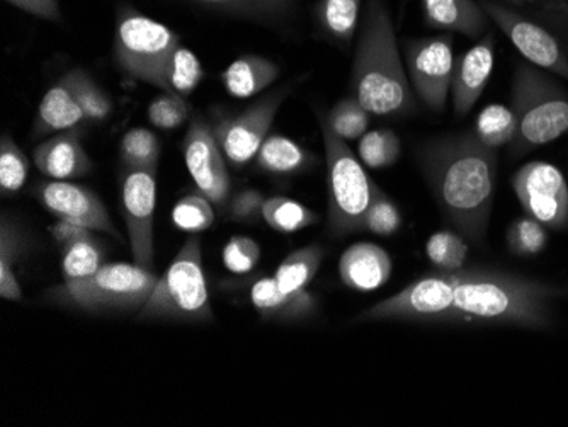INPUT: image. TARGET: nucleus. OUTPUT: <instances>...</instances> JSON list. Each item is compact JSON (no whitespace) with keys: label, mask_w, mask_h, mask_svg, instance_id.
<instances>
[{"label":"nucleus","mask_w":568,"mask_h":427,"mask_svg":"<svg viewBox=\"0 0 568 427\" xmlns=\"http://www.w3.org/2000/svg\"><path fill=\"white\" fill-rule=\"evenodd\" d=\"M251 304L264 321L302 322L317 314V299L312 293H288L274 278H261L251 286Z\"/></svg>","instance_id":"19"},{"label":"nucleus","mask_w":568,"mask_h":427,"mask_svg":"<svg viewBox=\"0 0 568 427\" xmlns=\"http://www.w3.org/2000/svg\"><path fill=\"white\" fill-rule=\"evenodd\" d=\"M390 256L385 248L369 242L351 245L341 257L339 274L344 285L356 292H373L392 276Z\"/></svg>","instance_id":"20"},{"label":"nucleus","mask_w":568,"mask_h":427,"mask_svg":"<svg viewBox=\"0 0 568 427\" xmlns=\"http://www.w3.org/2000/svg\"><path fill=\"white\" fill-rule=\"evenodd\" d=\"M324 251L321 245H305L295 253L290 254L274 274L277 286L283 292L296 293L306 289L314 282L315 274L321 270Z\"/></svg>","instance_id":"24"},{"label":"nucleus","mask_w":568,"mask_h":427,"mask_svg":"<svg viewBox=\"0 0 568 427\" xmlns=\"http://www.w3.org/2000/svg\"><path fill=\"white\" fill-rule=\"evenodd\" d=\"M41 205L60 220L79 223L94 232L120 238L106 206L94 191L70 181H47L37 187Z\"/></svg>","instance_id":"16"},{"label":"nucleus","mask_w":568,"mask_h":427,"mask_svg":"<svg viewBox=\"0 0 568 427\" xmlns=\"http://www.w3.org/2000/svg\"><path fill=\"white\" fill-rule=\"evenodd\" d=\"M478 4L531 65L568 81V43L558 38L555 30L531 16L500 4L499 0H478Z\"/></svg>","instance_id":"10"},{"label":"nucleus","mask_w":568,"mask_h":427,"mask_svg":"<svg viewBox=\"0 0 568 427\" xmlns=\"http://www.w3.org/2000/svg\"><path fill=\"white\" fill-rule=\"evenodd\" d=\"M30 174V161L11 136L0 140V191L14 194L24 186Z\"/></svg>","instance_id":"37"},{"label":"nucleus","mask_w":568,"mask_h":427,"mask_svg":"<svg viewBox=\"0 0 568 427\" xmlns=\"http://www.w3.org/2000/svg\"><path fill=\"white\" fill-rule=\"evenodd\" d=\"M369 114L372 113L351 95L335 104L325 118L335 135L341 136L344 142H353L368 132Z\"/></svg>","instance_id":"33"},{"label":"nucleus","mask_w":568,"mask_h":427,"mask_svg":"<svg viewBox=\"0 0 568 427\" xmlns=\"http://www.w3.org/2000/svg\"><path fill=\"white\" fill-rule=\"evenodd\" d=\"M513 111L518 133L509 152L516 157L555 142L568 132V94L538 67L521 63L513 79Z\"/></svg>","instance_id":"4"},{"label":"nucleus","mask_w":568,"mask_h":427,"mask_svg":"<svg viewBox=\"0 0 568 427\" xmlns=\"http://www.w3.org/2000/svg\"><path fill=\"white\" fill-rule=\"evenodd\" d=\"M172 223L179 231L200 234L215 222L212 201L203 194H187L172 209Z\"/></svg>","instance_id":"36"},{"label":"nucleus","mask_w":568,"mask_h":427,"mask_svg":"<svg viewBox=\"0 0 568 427\" xmlns=\"http://www.w3.org/2000/svg\"><path fill=\"white\" fill-rule=\"evenodd\" d=\"M158 171H128L121 183V210L132 245L133 263L152 270L153 212L158 197Z\"/></svg>","instance_id":"15"},{"label":"nucleus","mask_w":568,"mask_h":427,"mask_svg":"<svg viewBox=\"0 0 568 427\" xmlns=\"http://www.w3.org/2000/svg\"><path fill=\"white\" fill-rule=\"evenodd\" d=\"M91 228L79 225V223L69 222V220H60L55 227L51 228V234L59 242L60 247L72 244V242L81 241V238L91 237Z\"/></svg>","instance_id":"47"},{"label":"nucleus","mask_w":568,"mask_h":427,"mask_svg":"<svg viewBox=\"0 0 568 427\" xmlns=\"http://www.w3.org/2000/svg\"><path fill=\"white\" fill-rule=\"evenodd\" d=\"M351 91L376 116H404L416 108L386 0H368L366 4L354 53Z\"/></svg>","instance_id":"3"},{"label":"nucleus","mask_w":568,"mask_h":427,"mask_svg":"<svg viewBox=\"0 0 568 427\" xmlns=\"http://www.w3.org/2000/svg\"><path fill=\"white\" fill-rule=\"evenodd\" d=\"M84 121V111L77 101L75 89H73L72 70L44 94L34 120L33 135L47 136L50 133L79 129V124Z\"/></svg>","instance_id":"21"},{"label":"nucleus","mask_w":568,"mask_h":427,"mask_svg":"<svg viewBox=\"0 0 568 427\" xmlns=\"http://www.w3.org/2000/svg\"><path fill=\"white\" fill-rule=\"evenodd\" d=\"M400 225L402 215L398 212L397 205L375 183L372 205H369L368 212H366L363 231L382 235V237H388V235L397 234Z\"/></svg>","instance_id":"40"},{"label":"nucleus","mask_w":568,"mask_h":427,"mask_svg":"<svg viewBox=\"0 0 568 427\" xmlns=\"http://www.w3.org/2000/svg\"><path fill=\"white\" fill-rule=\"evenodd\" d=\"M459 271L437 270L436 273L426 274L397 295L363 312L357 321L445 324L458 285Z\"/></svg>","instance_id":"9"},{"label":"nucleus","mask_w":568,"mask_h":427,"mask_svg":"<svg viewBox=\"0 0 568 427\" xmlns=\"http://www.w3.org/2000/svg\"><path fill=\"white\" fill-rule=\"evenodd\" d=\"M263 220L280 234H293L318 222V216L298 201L273 196L264 201Z\"/></svg>","instance_id":"27"},{"label":"nucleus","mask_w":568,"mask_h":427,"mask_svg":"<svg viewBox=\"0 0 568 427\" xmlns=\"http://www.w3.org/2000/svg\"><path fill=\"white\" fill-rule=\"evenodd\" d=\"M526 215L554 231L568 228V184L560 169L548 162H529L510 180Z\"/></svg>","instance_id":"12"},{"label":"nucleus","mask_w":568,"mask_h":427,"mask_svg":"<svg viewBox=\"0 0 568 427\" xmlns=\"http://www.w3.org/2000/svg\"><path fill=\"white\" fill-rule=\"evenodd\" d=\"M0 296L12 302L22 298L21 286L16 279V264L21 260L24 238L22 232L8 218H2L0 228Z\"/></svg>","instance_id":"26"},{"label":"nucleus","mask_w":568,"mask_h":427,"mask_svg":"<svg viewBox=\"0 0 568 427\" xmlns=\"http://www.w3.org/2000/svg\"><path fill=\"white\" fill-rule=\"evenodd\" d=\"M290 0H255V4L260 8L261 14H277L288 6Z\"/></svg>","instance_id":"48"},{"label":"nucleus","mask_w":568,"mask_h":427,"mask_svg":"<svg viewBox=\"0 0 568 427\" xmlns=\"http://www.w3.org/2000/svg\"><path fill=\"white\" fill-rule=\"evenodd\" d=\"M280 78V67L260 55H244L222 73L225 91L235 99H248L270 88Z\"/></svg>","instance_id":"23"},{"label":"nucleus","mask_w":568,"mask_h":427,"mask_svg":"<svg viewBox=\"0 0 568 427\" xmlns=\"http://www.w3.org/2000/svg\"><path fill=\"white\" fill-rule=\"evenodd\" d=\"M564 288L490 267H463L445 324L514 325L544 331Z\"/></svg>","instance_id":"2"},{"label":"nucleus","mask_w":568,"mask_h":427,"mask_svg":"<svg viewBox=\"0 0 568 427\" xmlns=\"http://www.w3.org/2000/svg\"><path fill=\"white\" fill-rule=\"evenodd\" d=\"M283 101V92H274L241 114L225 118L216 124V140L230 164L244 167L257 157Z\"/></svg>","instance_id":"14"},{"label":"nucleus","mask_w":568,"mask_h":427,"mask_svg":"<svg viewBox=\"0 0 568 427\" xmlns=\"http://www.w3.org/2000/svg\"><path fill=\"white\" fill-rule=\"evenodd\" d=\"M142 322H213L209 285L196 235L184 242L146 304L139 312Z\"/></svg>","instance_id":"6"},{"label":"nucleus","mask_w":568,"mask_h":427,"mask_svg":"<svg viewBox=\"0 0 568 427\" xmlns=\"http://www.w3.org/2000/svg\"><path fill=\"white\" fill-rule=\"evenodd\" d=\"M361 0H322L321 22L335 40L349 43L357 30Z\"/></svg>","instance_id":"32"},{"label":"nucleus","mask_w":568,"mask_h":427,"mask_svg":"<svg viewBox=\"0 0 568 427\" xmlns=\"http://www.w3.org/2000/svg\"><path fill=\"white\" fill-rule=\"evenodd\" d=\"M33 161L38 171L53 181L77 180L92 169L79 129L67 130L44 140L34 149Z\"/></svg>","instance_id":"18"},{"label":"nucleus","mask_w":568,"mask_h":427,"mask_svg":"<svg viewBox=\"0 0 568 427\" xmlns=\"http://www.w3.org/2000/svg\"><path fill=\"white\" fill-rule=\"evenodd\" d=\"M203 78V65H201L197 57L191 52L190 48H184L183 44H179L174 53H172L171 60H169V91L187 98V95L193 94L194 89L201 84Z\"/></svg>","instance_id":"34"},{"label":"nucleus","mask_w":568,"mask_h":427,"mask_svg":"<svg viewBox=\"0 0 568 427\" xmlns=\"http://www.w3.org/2000/svg\"><path fill=\"white\" fill-rule=\"evenodd\" d=\"M120 154L128 171H158L161 142L150 130L133 129L121 140Z\"/></svg>","instance_id":"29"},{"label":"nucleus","mask_w":568,"mask_h":427,"mask_svg":"<svg viewBox=\"0 0 568 427\" xmlns=\"http://www.w3.org/2000/svg\"><path fill=\"white\" fill-rule=\"evenodd\" d=\"M184 162L197 191L212 201L216 209H225L230 201V175L225 155L220 149L215 130L209 121L194 114L183 143Z\"/></svg>","instance_id":"13"},{"label":"nucleus","mask_w":568,"mask_h":427,"mask_svg":"<svg viewBox=\"0 0 568 427\" xmlns=\"http://www.w3.org/2000/svg\"><path fill=\"white\" fill-rule=\"evenodd\" d=\"M261 260V247L248 237H234L223 247V264L230 273H251Z\"/></svg>","instance_id":"43"},{"label":"nucleus","mask_w":568,"mask_h":427,"mask_svg":"<svg viewBox=\"0 0 568 427\" xmlns=\"http://www.w3.org/2000/svg\"><path fill=\"white\" fill-rule=\"evenodd\" d=\"M419 165L456 231L468 242L481 244L496 194L497 150L484 145L475 132L442 136L420 146Z\"/></svg>","instance_id":"1"},{"label":"nucleus","mask_w":568,"mask_h":427,"mask_svg":"<svg viewBox=\"0 0 568 427\" xmlns=\"http://www.w3.org/2000/svg\"><path fill=\"white\" fill-rule=\"evenodd\" d=\"M179 37L130 6L118 11L114 62L128 78L169 91L168 67Z\"/></svg>","instance_id":"8"},{"label":"nucleus","mask_w":568,"mask_h":427,"mask_svg":"<svg viewBox=\"0 0 568 427\" xmlns=\"http://www.w3.org/2000/svg\"><path fill=\"white\" fill-rule=\"evenodd\" d=\"M357 152L363 164L368 167H390L400 157V140L392 130H375L361 136Z\"/></svg>","instance_id":"35"},{"label":"nucleus","mask_w":568,"mask_h":427,"mask_svg":"<svg viewBox=\"0 0 568 427\" xmlns=\"http://www.w3.org/2000/svg\"><path fill=\"white\" fill-rule=\"evenodd\" d=\"M318 123L327 161L328 228L341 237L356 234L363 231L375 183L351 152L347 142L332 132L325 114L318 113Z\"/></svg>","instance_id":"7"},{"label":"nucleus","mask_w":568,"mask_h":427,"mask_svg":"<svg viewBox=\"0 0 568 427\" xmlns=\"http://www.w3.org/2000/svg\"><path fill=\"white\" fill-rule=\"evenodd\" d=\"M494 57L496 40L493 33H487L456 62L452 84L456 116H467L477 104L481 92L487 88L488 79L493 75Z\"/></svg>","instance_id":"17"},{"label":"nucleus","mask_w":568,"mask_h":427,"mask_svg":"<svg viewBox=\"0 0 568 427\" xmlns=\"http://www.w3.org/2000/svg\"><path fill=\"white\" fill-rule=\"evenodd\" d=\"M73 89H75L77 101L84 111L85 121L99 123L110 118L113 111L110 95L102 92L84 70H73Z\"/></svg>","instance_id":"39"},{"label":"nucleus","mask_w":568,"mask_h":427,"mask_svg":"<svg viewBox=\"0 0 568 427\" xmlns=\"http://www.w3.org/2000/svg\"><path fill=\"white\" fill-rule=\"evenodd\" d=\"M312 155L288 136L270 135L261 145L257 164L273 174H295L308 167Z\"/></svg>","instance_id":"25"},{"label":"nucleus","mask_w":568,"mask_h":427,"mask_svg":"<svg viewBox=\"0 0 568 427\" xmlns=\"http://www.w3.org/2000/svg\"><path fill=\"white\" fill-rule=\"evenodd\" d=\"M102 260H104L102 248L95 241L94 235L63 245V278H65V282L89 278L104 266Z\"/></svg>","instance_id":"30"},{"label":"nucleus","mask_w":568,"mask_h":427,"mask_svg":"<svg viewBox=\"0 0 568 427\" xmlns=\"http://www.w3.org/2000/svg\"><path fill=\"white\" fill-rule=\"evenodd\" d=\"M499 2L554 27L568 22V0H499Z\"/></svg>","instance_id":"42"},{"label":"nucleus","mask_w":568,"mask_h":427,"mask_svg":"<svg viewBox=\"0 0 568 427\" xmlns=\"http://www.w3.org/2000/svg\"><path fill=\"white\" fill-rule=\"evenodd\" d=\"M158 282V274L139 264L111 263L89 278L51 288L48 298L88 314H139Z\"/></svg>","instance_id":"5"},{"label":"nucleus","mask_w":568,"mask_h":427,"mask_svg":"<svg viewBox=\"0 0 568 427\" xmlns=\"http://www.w3.org/2000/svg\"><path fill=\"white\" fill-rule=\"evenodd\" d=\"M547 242V227L528 215L510 223L507 231V245L518 256H535L545 251Z\"/></svg>","instance_id":"38"},{"label":"nucleus","mask_w":568,"mask_h":427,"mask_svg":"<svg viewBox=\"0 0 568 427\" xmlns=\"http://www.w3.org/2000/svg\"><path fill=\"white\" fill-rule=\"evenodd\" d=\"M423 6L429 27L470 40L484 38L493 22L477 0H423Z\"/></svg>","instance_id":"22"},{"label":"nucleus","mask_w":568,"mask_h":427,"mask_svg":"<svg viewBox=\"0 0 568 427\" xmlns=\"http://www.w3.org/2000/svg\"><path fill=\"white\" fill-rule=\"evenodd\" d=\"M190 118L186 98L164 91L149 106V121L159 130H175Z\"/></svg>","instance_id":"41"},{"label":"nucleus","mask_w":568,"mask_h":427,"mask_svg":"<svg viewBox=\"0 0 568 427\" xmlns=\"http://www.w3.org/2000/svg\"><path fill=\"white\" fill-rule=\"evenodd\" d=\"M264 201L261 191H241L229 201V216L235 222H255L263 216Z\"/></svg>","instance_id":"44"},{"label":"nucleus","mask_w":568,"mask_h":427,"mask_svg":"<svg viewBox=\"0 0 568 427\" xmlns=\"http://www.w3.org/2000/svg\"><path fill=\"white\" fill-rule=\"evenodd\" d=\"M405 63L417 98L434 113H442L455 75L452 34L410 41L405 50Z\"/></svg>","instance_id":"11"},{"label":"nucleus","mask_w":568,"mask_h":427,"mask_svg":"<svg viewBox=\"0 0 568 427\" xmlns=\"http://www.w3.org/2000/svg\"><path fill=\"white\" fill-rule=\"evenodd\" d=\"M6 2L28 12V14L47 19V21H60L62 19L59 0H6Z\"/></svg>","instance_id":"45"},{"label":"nucleus","mask_w":568,"mask_h":427,"mask_svg":"<svg viewBox=\"0 0 568 427\" xmlns=\"http://www.w3.org/2000/svg\"><path fill=\"white\" fill-rule=\"evenodd\" d=\"M426 253L430 263L439 271H459L467 267V238L459 232L442 231L430 235Z\"/></svg>","instance_id":"31"},{"label":"nucleus","mask_w":568,"mask_h":427,"mask_svg":"<svg viewBox=\"0 0 568 427\" xmlns=\"http://www.w3.org/2000/svg\"><path fill=\"white\" fill-rule=\"evenodd\" d=\"M516 133H518V121L513 108L490 104L478 114L475 135L484 145L496 150L510 145V142L516 139Z\"/></svg>","instance_id":"28"},{"label":"nucleus","mask_w":568,"mask_h":427,"mask_svg":"<svg viewBox=\"0 0 568 427\" xmlns=\"http://www.w3.org/2000/svg\"><path fill=\"white\" fill-rule=\"evenodd\" d=\"M194 2L229 12V14L263 16L255 0H194Z\"/></svg>","instance_id":"46"}]
</instances>
